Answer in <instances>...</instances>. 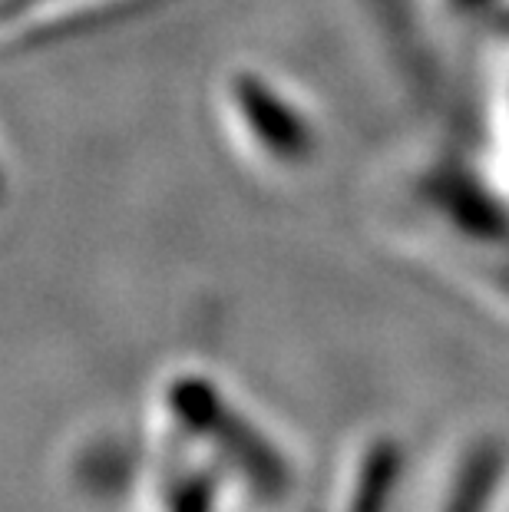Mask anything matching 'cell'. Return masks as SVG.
<instances>
[{"instance_id":"cell-1","label":"cell","mask_w":509,"mask_h":512,"mask_svg":"<svg viewBox=\"0 0 509 512\" xmlns=\"http://www.w3.org/2000/svg\"><path fill=\"white\" fill-rule=\"evenodd\" d=\"M509 496V443L500 437L470 440L440 486L433 512H503Z\"/></svg>"}]
</instances>
